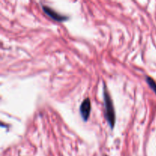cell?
I'll list each match as a JSON object with an SVG mask.
<instances>
[{"label": "cell", "instance_id": "4", "mask_svg": "<svg viewBox=\"0 0 156 156\" xmlns=\"http://www.w3.org/2000/svg\"><path fill=\"white\" fill-rule=\"evenodd\" d=\"M146 82H147L149 86L152 88V91L156 94V82H155V80L150 77H146Z\"/></svg>", "mask_w": 156, "mask_h": 156}, {"label": "cell", "instance_id": "2", "mask_svg": "<svg viewBox=\"0 0 156 156\" xmlns=\"http://www.w3.org/2000/svg\"><path fill=\"white\" fill-rule=\"evenodd\" d=\"M42 9L46 15H48L49 17H50L52 19L55 20V21H66V20L68 19L66 16H63V15H59V13H57V12H55L54 10H53L51 8L47 7V6H46V5H43Z\"/></svg>", "mask_w": 156, "mask_h": 156}, {"label": "cell", "instance_id": "1", "mask_svg": "<svg viewBox=\"0 0 156 156\" xmlns=\"http://www.w3.org/2000/svg\"><path fill=\"white\" fill-rule=\"evenodd\" d=\"M105 105L106 118L111 127L114 128V124H115V112H114V105H113L112 100H111V96L108 94L106 88L105 90Z\"/></svg>", "mask_w": 156, "mask_h": 156}, {"label": "cell", "instance_id": "3", "mask_svg": "<svg viewBox=\"0 0 156 156\" xmlns=\"http://www.w3.org/2000/svg\"><path fill=\"white\" fill-rule=\"evenodd\" d=\"M91 101H90L89 98H86L83 101L80 106V113L82 117L85 121H87L90 116V113H91Z\"/></svg>", "mask_w": 156, "mask_h": 156}]
</instances>
